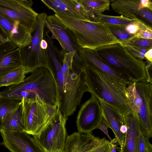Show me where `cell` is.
<instances>
[{
  "instance_id": "cell-9",
  "label": "cell",
  "mask_w": 152,
  "mask_h": 152,
  "mask_svg": "<svg viewBox=\"0 0 152 152\" xmlns=\"http://www.w3.org/2000/svg\"><path fill=\"white\" fill-rule=\"evenodd\" d=\"M47 14L42 12L38 14L37 25L30 43L20 48L22 66L28 73L41 67H45L48 59L47 49H42L40 46L43 39Z\"/></svg>"
},
{
  "instance_id": "cell-26",
  "label": "cell",
  "mask_w": 152,
  "mask_h": 152,
  "mask_svg": "<svg viewBox=\"0 0 152 152\" xmlns=\"http://www.w3.org/2000/svg\"><path fill=\"white\" fill-rule=\"evenodd\" d=\"M93 21L100 22L105 24L126 26L133 22L134 20L122 15L120 16H113L101 14L97 15Z\"/></svg>"
},
{
  "instance_id": "cell-2",
  "label": "cell",
  "mask_w": 152,
  "mask_h": 152,
  "mask_svg": "<svg viewBox=\"0 0 152 152\" xmlns=\"http://www.w3.org/2000/svg\"><path fill=\"white\" fill-rule=\"evenodd\" d=\"M31 73L21 83L0 92V96L58 106L57 86L51 71L46 67H42Z\"/></svg>"
},
{
  "instance_id": "cell-27",
  "label": "cell",
  "mask_w": 152,
  "mask_h": 152,
  "mask_svg": "<svg viewBox=\"0 0 152 152\" xmlns=\"http://www.w3.org/2000/svg\"><path fill=\"white\" fill-rule=\"evenodd\" d=\"M113 35L122 45L125 43L134 35L128 33L125 30V26L106 24Z\"/></svg>"
},
{
  "instance_id": "cell-32",
  "label": "cell",
  "mask_w": 152,
  "mask_h": 152,
  "mask_svg": "<svg viewBox=\"0 0 152 152\" xmlns=\"http://www.w3.org/2000/svg\"><path fill=\"white\" fill-rule=\"evenodd\" d=\"M18 48L16 45L9 40L0 39V54L9 53Z\"/></svg>"
},
{
  "instance_id": "cell-14",
  "label": "cell",
  "mask_w": 152,
  "mask_h": 152,
  "mask_svg": "<svg viewBox=\"0 0 152 152\" xmlns=\"http://www.w3.org/2000/svg\"><path fill=\"white\" fill-rule=\"evenodd\" d=\"M3 141L1 145L10 152H44L33 138L24 132L0 129Z\"/></svg>"
},
{
  "instance_id": "cell-15",
  "label": "cell",
  "mask_w": 152,
  "mask_h": 152,
  "mask_svg": "<svg viewBox=\"0 0 152 152\" xmlns=\"http://www.w3.org/2000/svg\"><path fill=\"white\" fill-rule=\"evenodd\" d=\"M91 133L80 134L75 132L67 136L63 152H93L107 141Z\"/></svg>"
},
{
  "instance_id": "cell-40",
  "label": "cell",
  "mask_w": 152,
  "mask_h": 152,
  "mask_svg": "<svg viewBox=\"0 0 152 152\" xmlns=\"http://www.w3.org/2000/svg\"><path fill=\"white\" fill-rule=\"evenodd\" d=\"M127 127L124 124L121 126L120 129V132L122 134L125 135L127 132Z\"/></svg>"
},
{
  "instance_id": "cell-6",
  "label": "cell",
  "mask_w": 152,
  "mask_h": 152,
  "mask_svg": "<svg viewBox=\"0 0 152 152\" xmlns=\"http://www.w3.org/2000/svg\"><path fill=\"white\" fill-rule=\"evenodd\" d=\"M126 92L129 104L146 137H152V83L138 81L128 86Z\"/></svg>"
},
{
  "instance_id": "cell-41",
  "label": "cell",
  "mask_w": 152,
  "mask_h": 152,
  "mask_svg": "<svg viewBox=\"0 0 152 152\" xmlns=\"http://www.w3.org/2000/svg\"></svg>"
},
{
  "instance_id": "cell-8",
  "label": "cell",
  "mask_w": 152,
  "mask_h": 152,
  "mask_svg": "<svg viewBox=\"0 0 152 152\" xmlns=\"http://www.w3.org/2000/svg\"><path fill=\"white\" fill-rule=\"evenodd\" d=\"M45 27L51 33V38L59 42L64 55L66 54L72 59L73 66L84 70L86 66L82 58L81 48L78 44L72 32L64 25L54 14L48 16Z\"/></svg>"
},
{
  "instance_id": "cell-4",
  "label": "cell",
  "mask_w": 152,
  "mask_h": 152,
  "mask_svg": "<svg viewBox=\"0 0 152 152\" xmlns=\"http://www.w3.org/2000/svg\"><path fill=\"white\" fill-rule=\"evenodd\" d=\"M95 51L103 62L134 83L142 81L152 83L151 67L143 60L132 56L121 43L102 46Z\"/></svg>"
},
{
  "instance_id": "cell-42",
  "label": "cell",
  "mask_w": 152,
  "mask_h": 152,
  "mask_svg": "<svg viewBox=\"0 0 152 152\" xmlns=\"http://www.w3.org/2000/svg\"></svg>"
},
{
  "instance_id": "cell-1",
  "label": "cell",
  "mask_w": 152,
  "mask_h": 152,
  "mask_svg": "<svg viewBox=\"0 0 152 152\" xmlns=\"http://www.w3.org/2000/svg\"><path fill=\"white\" fill-rule=\"evenodd\" d=\"M48 60L45 67L55 80L58 91V107L64 116L73 115L80 104L84 94L89 92L84 70L73 66L72 61L64 57L53 42L48 44Z\"/></svg>"
},
{
  "instance_id": "cell-11",
  "label": "cell",
  "mask_w": 152,
  "mask_h": 152,
  "mask_svg": "<svg viewBox=\"0 0 152 152\" xmlns=\"http://www.w3.org/2000/svg\"><path fill=\"white\" fill-rule=\"evenodd\" d=\"M31 0H0V14L19 22L32 33L35 30L39 14L31 8Z\"/></svg>"
},
{
  "instance_id": "cell-31",
  "label": "cell",
  "mask_w": 152,
  "mask_h": 152,
  "mask_svg": "<svg viewBox=\"0 0 152 152\" xmlns=\"http://www.w3.org/2000/svg\"><path fill=\"white\" fill-rule=\"evenodd\" d=\"M123 46L135 58L143 60L144 59H145V55L146 52L152 48H143L127 45Z\"/></svg>"
},
{
  "instance_id": "cell-20",
  "label": "cell",
  "mask_w": 152,
  "mask_h": 152,
  "mask_svg": "<svg viewBox=\"0 0 152 152\" xmlns=\"http://www.w3.org/2000/svg\"><path fill=\"white\" fill-rule=\"evenodd\" d=\"M124 117L127 130L120 152H136L137 139L140 130L137 119L132 111Z\"/></svg>"
},
{
  "instance_id": "cell-13",
  "label": "cell",
  "mask_w": 152,
  "mask_h": 152,
  "mask_svg": "<svg viewBox=\"0 0 152 152\" xmlns=\"http://www.w3.org/2000/svg\"><path fill=\"white\" fill-rule=\"evenodd\" d=\"M102 118L100 101L91 95L82 105L77 115L76 122L77 132L87 134L98 129Z\"/></svg>"
},
{
  "instance_id": "cell-35",
  "label": "cell",
  "mask_w": 152,
  "mask_h": 152,
  "mask_svg": "<svg viewBox=\"0 0 152 152\" xmlns=\"http://www.w3.org/2000/svg\"><path fill=\"white\" fill-rule=\"evenodd\" d=\"M108 127L107 124L102 117L98 129H100L102 131H103V132L109 138L110 142H111L112 141L113 139L111 138L109 134L108 131Z\"/></svg>"
},
{
  "instance_id": "cell-18",
  "label": "cell",
  "mask_w": 152,
  "mask_h": 152,
  "mask_svg": "<svg viewBox=\"0 0 152 152\" xmlns=\"http://www.w3.org/2000/svg\"><path fill=\"white\" fill-rule=\"evenodd\" d=\"M102 110V117L108 128L113 131L118 144L121 150L125 135L120 132V129L124 124V116H123L115 108L105 102L102 99H99Z\"/></svg>"
},
{
  "instance_id": "cell-25",
  "label": "cell",
  "mask_w": 152,
  "mask_h": 152,
  "mask_svg": "<svg viewBox=\"0 0 152 152\" xmlns=\"http://www.w3.org/2000/svg\"><path fill=\"white\" fill-rule=\"evenodd\" d=\"M27 74L23 66L17 68L0 78V88L18 84L23 81Z\"/></svg>"
},
{
  "instance_id": "cell-16",
  "label": "cell",
  "mask_w": 152,
  "mask_h": 152,
  "mask_svg": "<svg viewBox=\"0 0 152 152\" xmlns=\"http://www.w3.org/2000/svg\"><path fill=\"white\" fill-rule=\"evenodd\" d=\"M0 26L8 40L21 48L29 45L32 36L27 28L19 22L0 14Z\"/></svg>"
},
{
  "instance_id": "cell-29",
  "label": "cell",
  "mask_w": 152,
  "mask_h": 152,
  "mask_svg": "<svg viewBox=\"0 0 152 152\" xmlns=\"http://www.w3.org/2000/svg\"><path fill=\"white\" fill-rule=\"evenodd\" d=\"M149 139L140 130L137 139L136 152H152V145Z\"/></svg>"
},
{
  "instance_id": "cell-3",
  "label": "cell",
  "mask_w": 152,
  "mask_h": 152,
  "mask_svg": "<svg viewBox=\"0 0 152 152\" xmlns=\"http://www.w3.org/2000/svg\"><path fill=\"white\" fill-rule=\"evenodd\" d=\"M84 72L86 83L92 96L115 108L123 116L132 111L125 82L88 66H86Z\"/></svg>"
},
{
  "instance_id": "cell-36",
  "label": "cell",
  "mask_w": 152,
  "mask_h": 152,
  "mask_svg": "<svg viewBox=\"0 0 152 152\" xmlns=\"http://www.w3.org/2000/svg\"><path fill=\"white\" fill-rule=\"evenodd\" d=\"M112 145V148L110 152H120V148H118L117 145V142L115 138L113 139L111 142H110Z\"/></svg>"
},
{
  "instance_id": "cell-17",
  "label": "cell",
  "mask_w": 152,
  "mask_h": 152,
  "mask_svg": "<svg viewBox=\"0 0 152 152\" xmlns=\"http://www.w3.org/2000/svg\"><path fill=\"white\" fill-rule=\"evenodd\" d=\"M49 9L70 17L86 21H91L83 5L79 0H41Z\"/></svg>"
},
{
  "instance_id": "cell-28",
  "label": "cell",
  "mask_w": 152,
  "mask_h": 152,
  "mask_svg": "<svg viewBox=\"0 0 152 152\" xmlns=\"http://www.w3.org/2000/svg\"><path fill=\"white\" fill-rule=\"evenodd\" d=\"M134 21L138 25L139 29L137 33L133 37L145 39L152 40V28L144 22L138 19H134Z\"/></svg>"
},
{
  "instance_id": "cell-24",
  "label": "cell",
  "mask_w": 152,
  "mask_h": 152,
  "mask_svg": "<svg viewBox=\"0 0 152 152\" xmlns=\"http://www.w3.org/2000/svg\"><path fill=\"white\" fill-rule=\"evenodd\" d=\"M20 102L19 100L0 96V129L6 118L17 109Z\"/></svg>"
},
{
  "instance_id": "cell-38",
  "label": "cell",
  "mask_w": 152,
  "mask_h": 152,
  "mask_svg": "<svg viewBox=\"0 0 152 152\" xmlns=\"http://www.w3.org/2000/svg\"><path fill=\"white\" fill-rule=\"evenodd\" d=\"M0 39L4 40H9L8 38L0 26Z\"/></svg>"
},
{
  "instance_id": "cell-33",
  "label": "cell",
  "mask_w": 152,
  "mask_h": 152,
  "mask_svg": "<svg viewBox=\"0 0 152 152\" xmlns=\"http://www.w3.org/2000/svg\"><path fill=\"white\" fill-rule=\"evenodd\" d=\"M112 148L111 143L107 140L106 142L96 148L93 152H110Z\"/></svg>"
},
{
  "instance_id": "cell-12",
  "label": "cell",
  "mask_w": 152,
  "mask_h": 152,
  "mask_svg": "<svg viewBox=\"0 0 152 152\" xmlns=\"http://www.w3.org/2000/svg\"><path fill=\"white\" fill-rule=\"evenodd\" d=\"M111 6L118 14L134 20H140L152 26V1L151 0H111Z\"/></svg>"
},
{
  "instance_id": "cell-5",
  "label": "cell",
  "mask_w": 152,
  "mask_h": 152,
  "mask_svg": "<svg viewBox=\"0 0 152 152\" xmlns=\"http://www.w3.org/2000/svg\"><path fill=\"white\" fill-rule=\"evenodd\" d=\"M54 15L74 34L81 48L95 50L102 46L120 43L105 23L79 20L61 14Z\"/></svg>"
},
{
  "instance_id": "cell-34",
  "label": "cell",
  "mask_w": 152,
  "mask_h": 152,
  "mask_svg": "<svg viewBox=\"0 0 152 152\" xmlns=\"http://www.w3.org/2000/svg\"><path fill=\"white\" fill-rule=\"evenodd\" d=\"M139 27L137 23L133 22L125 26V30L126 32L129 34L134 35L137 32Z\"/></svg>"
},
{
  "instance_id": "cell-39",
  "label": "cell",
  "mask_w": 152,
  "mask_h": 152,
  "mask_svg": "<svg viewBox=\"0 0 152 152\" xmlns=\"http://www.w3.org/2000/svg\"><path fill=\"white\" fill-rule=\"evenodd\" d=\"M40 46L41 48L44 50H46L48 47V43L47 41L43 39H42L40 43Z\"/></svg>"
},
{
  "instance_id": "cell-19",
  "label": "cell",
  "mask_w": 152,
  "mask_h": 152,
  "mask_svg": "<svg viewBox=\"0 0 152 152\" xmlns=\"http://www.w3.org/2000/svg\"><path fill=\"white\" fill-rule=\"evenodd\" d=\"M82 58L86 66L96 69L102 72L125 82L128 86L134 83L132 82L118 73L103 62L95 50L81 48Z\"/></svg>"
},
{
  "instance_id": "cell-23",
  "label": "cell",
  "mask_w": 152,
  "mask_h": 152,
  "mask_svg": "<svg viewBox=\"0 0 152 152\" xmlns=\"http://www.w3.org/2000/svg\"><path fill=\"white\" fill-rule=\"evenodd\" d=\"M79 0L84 7L91 21L97 15L109 10L110 0Z\"/></svg>"
},
{
  "instance_id": "cell-37",
  "label": "cell",
  "mask_w": 152,
  "mask_h": 152,
  "mask_svg": "<svg viewBox=\"0 0 152 152\" xmlns=\"http://www.w3.org/2000/svg\"><path fill=\"white\" fill-rule=\"evenodd\" d=\"M145 59L152 62V48L147 51L145 55Z\"/></svg>"
},
{
  "instance_id": "cell-30",
  "label": "cell",
  "mask_w": 152,
  "mask_h": 152,
  "mask_svg": "<svg viewBox=\"0 0 152 152\" xmlns=\"http://www.w3.org/2000/svg\"><path fill=\"white\" fill-rule=\"evenodd\" d=\"M122 45H127L145 48H152V40L134 37L133 36L126 42Z\"/></svg>"
},
{
  "instance_id": "cell-21",
  "label": "cell",
  "mask_w": 152,
  "mask_h": 152,
  "mask_svg": "<svg viewBox=\"0 0 152 152\" xmlns=\"http://www.w3.org/2000/svg\"><path fill=\"white\" fill-rule=\"evenodd\" d=\"M22 66V62L19 48L9 53L0 54V78Z\"/></svg>"
},
{
  "instance_id": "cell-22",
  "label": "cell",
  "mask_w": 152,
  "mask_h": 152,
  "mask_svg": "<svg viewBox=\"0 0 152 152\" xmlns=\"http://www.w3.org/2000/svg\"><path fill=\"white\" fill-rule=\"evenodd\" d=\"M22 110L21 101L20 104L17 109L6 118L1 129L12 132H25L22 121Z\"/></svg>"
},
{
  "instance_id": "cell-10",
  "label": "cell",
  "mask_w": 152,
  "mask_h": 152,
  "mask_svg": "<svg viewBox=\"0 0 152 152\" xmlns=\"http://www.w3.org/2000/svg\"><path fill=\"white\" fill-rule=\"evenodd\" d=\"M21 102L25 132L33 136L37 133L58 107L23 99Z\"/></svg>"
},
{
  "instance_id": "cell-7",
  "label": "cell",
  "mask_w": 152,
  "mask_h": 152,
  "mask_svg": "<svg viewBox=\"0 0 152 152\" xmlns=\"http://www.w3.org/2000/svg\"><path fill=\"white\" fill-rule=\"evenodd\" d=\"M68 119L58 107L33 138L44 152H63Z\"/></svg>"
}]
</instances>
